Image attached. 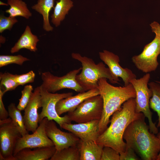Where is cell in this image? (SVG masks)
<instances>
[{
  "label": "cell",
  "instance_id": "6da1fadb",
  "mask_svg": "<svg viewBox=\"0 0 160 160\" xmlns=\"http://www.w3.org/2000/svg\"><path fill=\"white\" fill-rule=\"evenodd\" d=\"M136 107L135 98L124 102L121 108L113 114L110 126L99 135L97 143L111 147L119 153L124 152L126 144L123 135L126 129L132 122L144 115L136 111Z\"/></svg>",
  "mask_w": 160,
  "mask_h": 160
},
{
  "label": "cell",
  "instance_id": "7a4b0ae2",
  "mask_svg": "<svg viewBox=\"0 0 160 160\" xmlns=\"http://www.w3.org/2000/svg\"><path fill=\"white\" fill-rule=\"evenodd\" d=\"M144 115L132 122L123 135L126 146L132 148L143 160H156L160 152V139L151 132Z\"/></svg>",
  "mask_w": 160,
  "mask_h": 160
},
{
  "label": "cell",
  "instance_id": "3957f363",
  "mask_svg": "<svg viewBox=\"0 0 160 160\" xmlns=\"http://www.w3.org/2000/svg\"><path fill=\"white\" fill-rule=\"evenodd\" d=\"M97 88L103 102V113L99 124L100 135L108 127L110 117L120 109L126 101L135 98L136 93L131 83L123 87H115L109 83L105 78L99 79Z\"/></svg>",
  "mask_w": 160,
  "mask_h": 160
},
{
  "label": "cell",
  "instance_id": "277c9868",
  "mask_svg": "<svg viewBox=\"0 0 160 160\" xmlns=\"http://www.w3.org/2000/svg\"><path fill=\"white\" fill-rule=\"evenodd\" d=\"M71 56L81 63V71L76 75V79L85 91L97 88L98 81L102 78L108 79L112 84L119 83V78L102 62L96 64L92 59L82 56L78 53H73Z\"/></svg>",
  "mask_w": 160,
  "mask_h": 160
},
{
  "label": "cell",
  "instance_id": "5b68a950",
  "mask_svg": "<svg viewBox=\"0 0 160 160\" xmlns=\"http://www.w3.org/2000/svg\"><path fill=\"white\" fill-rule=\"evenodd\" d=\"M150 74L146 73L139 79L135 78L130 81L135 89L136 109L138 113H142L148 120L150 131L155 134L158 133L157 127L152 120V113L149 106V101L152 95L151 90L148 87Z\"/></svg>",
  "mask_w": 160,
  "mask_h": 160
},
{
  "label": "cell",
  "instance_id": "8992f818",
  "mask_svg": "<svg viewBox=\"0 0 160 160\" xmlns=\"http://www.w3.org/2000/svg\"><path fill=\"white\" fill-rule=\"evenodd\" d=\"M40 87L42 109L39 114V123L46 117L48 120L55 121L61 128L64 123H71V121L67 114L63 117L58 114L56 107L57 103L59 100L73 95V93H52L49 92L41 86Z\"/></svg>",
  "mask_w": 160,
  "mask_h": 160
},
{
  "label": "cell",
  "instance_id": "52a82bcc",
  "mask_svg": "<svg viewBox=\"0 0 160 160\" xmlns=\"http://www.w3.org/2000/svg\"><path fill=\"white\" fill-rule=\"evenodd\" d=\"M103 108V100L99 95L89 97L73 111L68 112L70 120L77 123L100 119Z\"/></svg>",
  "mask_w": 160,
  "mask_h": 160
},
{
  "label": "cell",
  "instance_id": "ba28073f",
  "mask_svg": "<svg viewBox=\"0 0 160 160\" xmlns=\"http://www.w3.org/2000/svg\"><path fill=\"white\" fill-rule=\"evenodd\" d=\"M81 69L82 67H80L61 77L55 76L49 71L43 73L41 74L43 83L41 86L52 93L65 88L72 89L79 93L85 92L76 79V75Z\"/></svg>",
  "mask_w": 160,
  "mask_h": 160
},
{
  "label": "cell",
  "instance_id": "9c48e42d",
  "mask_svg": "<svg viewBox=\"0 0 160 160\" xmlns=\"http://www.w3.org/2000/svg\"><path fill=\"white\" fill-rule=\"evenodd\" d=\"M22 135L9 117L0 120V160H16L13 153L18 139Z\"/></svg>",
  "mask_w": 160,
  "mask_h": 160
},
{
  "label": "cell",
  "instance_id": "30bf717a",
  "mask_svg": "<svg viewBox=\"0 0 160 160\" xmlns=\"http://www.w3.org/2000/svg\"><path fill=\"white\" fill-rule=\"evenodd\" d=\"M160 54V39L155 36L146 45L139 55L132 57V60L136 67L142 72L148 73L155 71L159 63L158 56Z\"/></svg>",
  "mask_w": 160,
  "mask_h": 160
},
{
  "label": "cell",
  "instance_id": "8fae6325",
  "mask_svg": "<svg viewBox=\"0 0 160 160\" xmlns=\"http://www.w3.org/2000/svg\"><path fill=\"white\" fill-rule=\"evenodd\" d=\"M48 121L46 117L39 123L36 130L32 134L29 133L20 137L17 140L14 151V156L21 150L25 148L54 146L52 141L47 136L46 131Z\"/></svg>",
  "mask_w": 160,
  "mask_h": 160
},
{
  "label": "cell",
  "instance_id": "7c38bea8",
  "mask_svg": "<svg viewBox=\"0 0 160 160\" xmlns=\"http://www.w3.org/2000/svg\"><path fill=\"white\" fill-rule=\"evenodd\" d=\"M46 131L47 136L52 141L57 151L77 145L80 140L71 132H65L60 130L53 120L48 121Z\"/></svg>",
  "mask_w": 160,
  "mask_h": 160
},
{
  "label": "cell",
  "instance_id": "4fadbf2b",
  "mask_svg": "<svg viewBox=\"0 0 160 160\" xmlns=\"http://www.w3.org/2000/svg\"><path fill=\"white\" fill-rule=\"evenodd\" d=\"M42 107L40 87H36L24 111V124L28 132H34L39 126V114L38 109Z\"/></svg>",
  "mask_w": 160,
  "mask_h": 160
},
{
  "label": "cell",
  "instance_id": "5bb4252c",
  "mask_svg": "<svg viewBox=\"0 0 160 160\" xmlns=\"http://www.w3.org/2000/svg\"><path fill=\"white\" fill-rule=\"evenodd\" d=\"M100 120L72 124L64 123L61 128L72 133L84 141H93L96 142L100 135L99 124Z\"/></svg>",
  "mask_w": 160,
  "mask_h": 160
},
{
  "label": "cell",
  "instance_id": "9a60e30c",
  "mask_svg": "<svg viewBox=\"0 0 160 160\" xmlns=\"http://www.w3.org/2000/svg\"><path fill=\"white\" fill-rule=\"evenodd\" d=\"M99 55L100 59L108 66L112 73L122 79L124 86L128 85L131 80L136 78L135 74L130 69L123 68L120 65L119 58L117 55L105 50L99 52Z\"/></svg>",
  "mask_w": 160,
  "mask_h": 160
},
{
  "label": "cell",
  "instance_id": "2e32d148",
  "mask_svg": "<svg viewBox=\"0 0 160 160\" xmlns=\"http://www.w3.org/2000/svg\"><path fill=\"white\" fill-rule=\"evenodd\" d=\"M99 95V90L97 88L63 99L56 104V109L57 113L60 116L65 113L73 111L86 99Z\"/></svg>",
  "mask_w": 160,
  "mask_h": 160
},
{
  "label": "cell",
  "instance_id": "e0dca14e",
  "mask_svg": "<svg viewBox=\"0 0 160 160\" xmlns=\"http://www.w3.org/2000/svg\"><path fill=\"white\" fill-rule=\"evenodd\" d=\"M56 151L55 146L37 148L31 150L25 148L14 156L16 160H50Z\"/></svg>",
  "mask_w": 160,
  "mask_h": 160
},
{
  "label": "cell",
  "instance_id": "ac0fdd59",
  "mask_svg": "<svg viewBox=\"0 0 160 160\" xmlns=\"http://www.w3.org/2000/svg\"><path fill=\"white\" fill-rule=\"evenodd\" d=\"M77 146L80 154V160H101L104 146L93 141L80 140Z\"/></svg>",
  "mask_w": 160,
  "mask_h": 160
},
{
  "label": "cell",
  "instance_id": "d6986e66",
  "mask_svg": "<svg viewBox=\"0 0 160 160\" xmlns=\"http://www.w3.org/2000/svg\"><path fill=\"white\" fill-rule=\"evenodd\" d=\"M39 41L37 36L32 33L30 27L27 25L17 42L11 49L10 52L14 53L22 49H26L31 52H36L37 50L36 46Z\"/></svg>",
  "mask_w": 160,
  "mask_h": 160
},
{
  "label": "cell",
  "instance_id": "ffe728a7",
  "mask_svg": "<svg viewBox=\"0 0 160 160\" xmlns=\"http://www.w3.org/2000/svg\"><path fill=\"white\" fill-rule=\"evenodd\" d=\"M55 0H38L37 4L31 7V8L41 15L43 18V28L47 31H51L53 28L49 21L50 12L54 8Z\"/></svg>",
  "mask_w": 160,
  "mask_h": 160
},
{
  "label": "cell",
  "instance_id": "44dd1931",
  "mask_svg": "<svg viewBox=\"0 0 160 160\" xmlns=\"http://www.w3.org/2000/svg\"><path fill=\"white\" fill-rule=\"evenodd\" d=\"M56 3L51 17V22L55 27H57L73 6V2L71 0H57Z\"/></svg>",
  "mask_w": 160,
  "mask_h": 160
},
{
  "label": "cell",
  "instance_id": "7402d4cb",
  "mask_svg": "<svg viewBox=\"0 0 160 160\" xmlns=\"http://www.w3.org/2000/svg\"><path fill=\"white\" fill-rule=\"evenodd\" d=\"M7 4L10 7L5 12L9 14V16H21L28 19L32 15L26 3L22 0H8Z\"/></svg>",
  "mask_w": 160,
  "mask_h": 160
},
{
  "label": "cell",
  "instance_id": "603a6c76",
  "mask_svg": "<svg viewBox=\"0 0 160 160\" xmlns=\"http://www.w3.org/2000/svg\"><path fill=\"white\" fill-rule=\"evenodd\" d=\"M7 108L9 116L19 130L22 136L28 133L29 132L26 129L24 124L23 116L21 114V111L13 103H11L8 106Z\"/></svg>",
  "mask_w": 160,
  "mask_h": 160
},
{
  "label": "cell",
  "instance_id": "cb8c5ba5",
  "mask_svg": "<svg viewBox=\"0 0 160 160\" xmlns=\"http://www.w3.org/2000/svg\"><path fill=\"white\" fill-rule=\"evenodd\" d=\"M152 92L149 101L150 108L156 112L158 121L157 127H160V84L156 81H152L148 84Z\"/></svg>",
  "mask_w": 160,
  "mask_h": 160
},
{
  "label": "cell",
  "instance_id": "d4e9b609",
  "mask_svg": "<svg viewBox=\"0 0 160 160\" xmlns=\"http://www.w3.org/2000/svg\"><path fill=\"white\" fill-rule=\"evenodd\" d=\"M50 160H80V154L77 145L71 146L60 151H56Z\"/></svg>",
  "mask_w": 160,
  "mask_h": 160
},
{
  "label": "cell",
  "instance_id": "484cf974",
  "mask_svg": "<svg viewBox=\"0 0 160 160\" xmlns=\"http://www.w3.org/2000/svg\"><path fill=\"white\" fill-rule=\"evenodd\" d=\"M0 89L5 93L8 91L15 90L19 85L15 79V74L8 72L0 74Z\"/></svg>",
  "mask_w": 160,
  "mask_h": 160
},
{
  "label": "cell",
  "instance_id": "4316f807",
  "mask_svg": "<svg viewBox=\"0 0 160 160\" xmlns=\"http://www.w3.org/2000/svg\"><path fill=\"white\" fill-rule=\"evenodd\" d=\"M30 60L29 59L20 55H1L0 67L12 64L22 65L24 62Z\"/></svg>",
  "mask_w": 160,
  "mask_h": 160
},
{
  "label": "cell",
  "instance_id": "83f0119b",
  "mask_svg": "<svg viewBox=\"0 0 160 160\" xmlns=\"http://www.w3.org/2000/svg\"><path fill=\"white\" fill-rule=\"evenodd\" d=\"M33 90L32 86L26 85L21 91V96L19 99V103L17 106L18 108L21 111L24 110L29 103L33 93Z\"/></svg>",
  "mask_w": 160,
  "mask_h": 160
},
{
  "label": "cell",
  "instance_id": "f1b7e54d",
  "mask_svg": "<svg viewBox=\"0 0 160 160\" xmlns=\"http://www.w3.org/2000/svg\"><path fill=\"white\" fill-rule=\"evenodd\" d=\"M15 17L5 16L3 15L0 16V33L6 30H11L13 25L18 22Z\"/></svg>",
  "mask_w": 160,
  "mask_h": 160
},
{
  "label": "cell",
  "instance_id": "f546056e",
  "mask_svg": "<svg viewBox=\"0 0 160 160\" xmlns=\"http://www.w3.org/2000/svg\"><path fill=\"white\" fill-rule=\"evenodd\" d=\"M119 153L113 148L104 146L102 153L101 160H119Z\"/></svg>",
  "mask_w": 160,
  "mask_h": 160
},
{
  "label": "cell",
  "instance_id": "4dcf8cb0",
  "mask_svg": "<svg viewBox=\"0 0 160 160\" xmlns=\"http://www.w3.org/2000/svg\"><path fill=\"white\" fill-rule=\"evenodd\" d=\"M35 76V73L32 71L25 74H15L16 81L19 85L23 86L27 83H33L34 81Z\"/></svg>",
  "mask_w": 160,
  "mask_h": 160
},
{
  "label": "cell",
  "instance_id": "1f68e13d",
  "mask_svg": "<svg viewBox=\"0 0 160 160\" xmlns=\"http://www.w3.org/2000/svg\"><path fill=\"white\" fill-rule=\"evenodd\" d=\"M119 160H138L140 159L135 151L132 148L126 146L124 152L119 153Z\"/></svg>",
  "mask_w": 160,
  "mask_h": 160
},
{
  "label": "cell",
  "instance_id": "d6a6232c",
  "mask_svg": "<svg viewBox=\"0 0 160 160\" xmlns=\"http://www.w3.org/2000/svg\"><path fill=\"white\" fill-rule=\"evenodd\" d=\"M5 93L0 89V120H4L8 118L9 113L6 109L2 101V97Z\"/></svg>",
  "mask_w": 160,
  "mask_h": 160
},
{
  "label": "cell",
  "instance_id": "836d02e7",
  "mask_svg": "<svg viewBox=\"0 0 160 160\" xmlns=\"http://www.w3.org/2000/svg\"><path fill=\"white\" fill-rule=\"evenodd\" d=\"M152 32L156 34V36L160 39V24L156 21H154L150 25Z\"/></svg>",
  "mask_w": 160,
  "mask_h": 160
},
{
  "label": "cell",
  "instance_id": "e575fe53",
  "mask_svg": "<svg viewBox=\"0 0 160 160\" xmlns=\"http://www.w3.org/2000/svg\"><path fill=\"white\" fill-rule=\"evenodd\" d=\"M0 39L1 43L3 44L5 43L6 41V39L5 37L1 35L0 36Z\"/></svg>",
  "mask_w": 160,
  "mask_h": 160
},
{
  "label": "cell",
  "instance_id": "d590c367",
  "mask_svg": "<svg viewBox=\"0 0 160 160\" xmlns=\"http://www.w3.org/2000/svg\"><path fill=\"white\" fill-rule=\"evenodd\" d=\"M157 136L160 139V132L158 133ZM156 160H160V152Z\"/></svg>",
  "mask_w": 160,
  "mask_h": 160
},
{
  "label": "cell",
  "instance_id": "8d00e7d4",
  "mask_svg": "<svg viewBox=\"0 0 160 160\" xmlns=\"http://www.w3.org/2000/svg\"><path fill=\"white\" fill-rule=\"evenodd\" d=\"M6 5V6H8V4L7 3V4L5 3H3L2 2H1V1H0V5Z\"/></svg>",
  "mask_w": 160,
  "mask_h": 160
},
{
  "label": "cell",
  "instance_id": "74e56055",
  "mask_svg": "<svg viewBox=\"0 0 160 160\" xmlns=\"http://www.w3.org/2000/svg\"><path fill=\"white\" fill-rule=\"evenodd\" d=\"M155 81L160 84V81Z\"/></svg>",
  "mask_w": 160,
  "mask_h": 160
}]
</instances>
